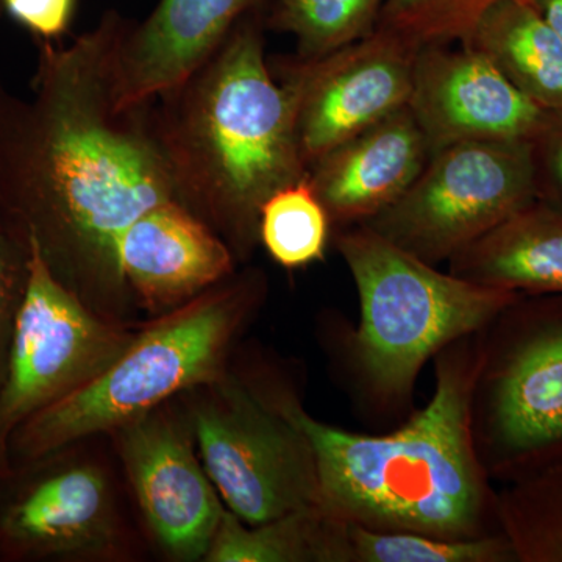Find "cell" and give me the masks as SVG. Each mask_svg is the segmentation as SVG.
Masks as SVG:
<instances>
[{"mask_svg":"<svg viewBox=\"0 0 562 562\" xmlns=\"http://www.w3.org/2000/svg\"><path fill=\"white\" fill-rule=\"evenodd\" d=\"M435 358L430 402L387 435L331 427L286 395L269 401L312 443L317 506L333 519L450 541L502 532L495 490L472 438L480 331Z\"/></svg>","mask_w":562,"mask_h":562,"instance_id":"cell-1","label":"cell"},{"mask_svg":"<svg viewBox=\"0 0 562 562\" xmlns=\"http://www.w3.org/2000/svg\"><path fill=\"white\" fill-rule=\"evenodd\" d=\"M338 249L360 297L350 366L362 394L383 408L405 405L425 362L522 295L438 271L366 225L342 233Z\"/></svg>","mask_w":562,"mask_h":562,"instance_id":"cell-2","label":"cell"},{"mask_svg":"<svg viewBox=\"0 0 562 562\" xmlns=\"http://www.w3.org/2000/svg\"><path fill=\"white\" fill-rule=\"evenodd\" d=\"M239 321L236 299L183 310L136 336L98 376L21 425L9 443L16 465L49 460L70 443L150 414L177 392L220 382L221 362Z\"/></svg>","mask_w":562,"mask_h":562,"instance_id":"cell-3","label":"cell"},{"mask_svg":"<svg viewBox=\"0 0 562 562\" xmlns=\"http://www.w3.org/2000/svg\"><path fill=\"white\" fill-rule=\"evenodd\" d=\"M471 425L497 482L562 452V294H522L480 331Z\"/></svg>","mask_w":562,"mask_h":562,"instance_id":"cell-4","label":"cell"},{"mask_svg":"<svg viewBox=\"0 0 562 562\" xmlns=\"http://www.w3.org/2000/svg\"><path fill=\"white\" fill-rule=\"evenodd\" d=\"M195 135L221 198L250 225L269 195L302 180L297 95L272 80L251 29L235 35L214 66Z\"/></svg>","mask_w":562,"mask_h":562,"instance_id":"cell-5","label":"cell"},{"mask_svg":"<svg viewBox=\"0 0 562 562\" xmlns=\"http://www.w3.org/2000/svg\"><path fill=\"white\" fill-rule=\"evenodd\" d=\"M535 201L531 140H468L432 151L412 187L361 225L438 266Z\"/></svg>","mask_w":562,"mask_h":562,"instance_id":"cell-6","label":"cell"},{"mask_svg":"<svg viewBox=\"0 0 562 562\" xmlns=\"http://www.w3.org/2000/svg\"><path fill=\"white\" fill-rule=\"evenodd\" d=\"M27 281L0 384V479L14 431L79 390L125 350L132 336L92 316L27 238Z\"/></svg>","mask_w":562,"mask_h":562,"instance_id":"cell-7","label":"cell"},{"mask_svg":"<svg viewBox=\"0 0 562 562\" xmlns=\"http://www.w3.org/2000/svg\"><path fill=\"white\" fill-rule=\"evenodd\" d=\"M217 397L198 408L203 468L228 512L260 525L317 506L312 443L271 402L220 380Z\"/></svg>","mask_w":562,"mask_h":562,"instance_id":"cell-8","label":"cell"},{"mask_svg":"<svg viewBox=\"0 0 562 562\" xmlns=\"http://www.w3.org/2000/svg\"><path fill=\"white\" fill-rule=\"evenodd\" d=\"M419 44L380 25L316 58L292 81L303 161L317 162L358 133L408 106Z\"/></svg>","mask_w":562,"mask_h":562,"instance_id":"cell-9","label":"cell"},{"mask_svg":"<svg viewBox=\"0 0 562 562\" xmlns=\"http://www.w3.org/2000/svg\"><path fill=\"white\" fill-rule=\"evenodd\" d=\"M443 46H420L408 102L431 154L468 140L538 136L549 111L517 90L479 50Z\"/></svg>","mask_w":562,"mask_h":562,"instance_id":"cell-10","label":"cell"},{"mask_svg":"<svg viewBox=\"0 0 562 562\" xmlns=\"http://www.w3.org/2000/svg\"><path fill=\"white\" fill-rule=\"evenodd\" d=\"M121 430L122 460L158 541L180 560L206 557L225 509L187 432L150 414Z\"/></svg>","mask_w":562,"mask_h":562,"instance_id":"cell-11","label":"cell"},{"mask_svg":"<svg viewBox=\"0 0 562 562\" xmlns=\"http://www.w3.org/2000/svg\"><path fill=\"white\" fill-rule=\"evenodd\" d=\"M430 157L405 106L321 158L310 183L331 221L364 224L412 187Z\"/></svg>","mask_w":562,"mask_h":562,"instance_id":"cell-12","label":"cell"},{"mask_svg":"<svg viewBox=\"0 0 562 562\" xmlns=\"http://www.w3.org/2000/svg\"><path fill=\"white\" fill-rule=\"evenodd\" d=\"M113 531L105 479L87 465L32 479L0 509V547L18 557L98 553Z\"/></svg>","mask_w":562,"mask_h":562,"instance_id":"cell-13","label":"cell"},{"mask_svg":"<svg viewBox=\"0 0 562 562\" xmlns=\"http://www.w3.org/2000/svg\"><path fill=\"white\" fill-rule=\"evenodd\" d=\"M117 269L154 306L191 297L232 269L227 247L177 203L133 222L117 246Z\"/></svg>","mask_w":562,"mask_h":562,"instance_id":"cell-14","label":"cell"},{"mask_svg":"<svg viewBox=\"0 0 562 562\" xmlns=\"http://www.w3.org/2000/svg\"><path fill=\"white\" fill-rule=\"evenodd\" d=\"M255 0H161L127 46L117 109L188 79Z\"/></svg>","mask_w":562,"mask_h":562,"instance_id":"cell-15","label":"cell"},{"mask_svg":"<svg viewBox=\"0 0 562 562\" xmlns=\"http://www.w3.org/2000/svg\"><path fill=\"white\" fill-rule=\"evenodd\" d=\"M461 279L524 295L562 294V209L535 201L449 261Z\"/></svg>","mask_w":562,"mask_h":562,"instance_id":"cell-16","label":"cell"},{"mask_svg":"<svg viewBox=\"0 0 562 562\" xmlns=\"http://www.w3.org/2000/svg\"><path fill=\"white\" fill-rule=\"evenodd\" d=\"M462 44L490 58L536 105L562 111V41L527 0L495 2Z\"/></svg>","mask_w":562,"mask_h":562,"instance_id":"cell-17","label":"cell"},{"mask_svg":"<svg viewBox=\"0 0 562 562\" xmlns=\"http://www.w3.org/2000/svg\"><path fill=\"white\" fill-rule=\"evenodd\" d=\"M211 562H347V524L319 506L260 525L225 509L205 557Z\"/></svg>","mask_w":562,"mask_h":562,"instance_id":"cell-18","label":"cell"},{"mask_svg":"<svg viewBox=\"0 0 562 562\" xmlns=\"http://www.w3.org/2000/svg\"><path fill=\"white\" fill-rule=\"evenodd\" d=\"M501 483L498 527L516 561L562 562V452Z\"/></svg>","mask_w":562,"mask_h":562,"instance_id":"cell-19","label":"cell"},{"mask_svg":"<svg viewBox=\"0 0 562 562\" xmlns=\"http://www.w3.org/2000/svg\"><path fill=\"white\" fill-rule=\"evenodd\" d=\"M330 222L312 183L303 179L269 195L258 213L266 250L288 269L305 268L324 258Z\"/></svg>","mask_w":562,"mask_h":562,"instance_id":"cell-20","label":"cell"},{"mask_svg":"<svg viewBox=\"0 0 562 562\" xmlns=\"http://www.w3.org/2000/svg\"><path fill=\"white\" fill-rule=\"evenodd\" d=\"M503 532L483 538H432L409 531H375L347 524V562H514Z\"/></svg>","mask_w":562,"mask_h":562,"instance_id":"cell-21","label":"cell"},{"mask_svg":"<svg viewBox=\"0 0 562 562\" xmlns=\"http://www.w3.org/2000/svg\"><path fill=\"white\" fill-rule=\"evenodd\" d=\"M386 0H279L276 24L292 33L303 54L316 58L375 31Z\"/></svg>","mask_w":562,"mask_h":562,"instance_id":"cell-22","label":"cell"},{"mask_svg":"<svg viewBox=\"0 0 562 562\" xmlns=\"http://www.w3.org/2000/svg\"><path fill=\"white\" fill-rule=\"evenodd\" d=\"M498 0H386L382 25L419 46L465 40Z\"/></svg>","mask_w":562,"mask_h":562,"instance_id":"cell-23","label":"cell"},{"mask_svg":"<svg viewBox=\"0 0 562 562\" xmlns=\"http://www.w3.org/2000/svg\"><path fill=\"white\" fill-rule=\"evenodd\" d=\"M29 249L0 221V384L27 281Z\"/></svg>","mask_w":562,"mask_h":562,"instance_id":"cell-24","label":"cell"},{"mask_svg":"<svg viewBox=\"0 0 562 562\" xmlns=\"http://www.w3.org/2000/svg\"><path fill=\"white\" fill-rule=\"evenodd\" d=\"M531 143L538 199L562 209V111H549Z\"/></svg>","mask_w":562,"mask_h":562,"instance_id":"cell-25","label":"cell"},{"mask_svg":"<svg viewBox=\"0 0 562 562\" xmlns=\"http://www.w3.org/2000/svg\"><path fill=\"white\" fill-rule=\"evenodd\" d=\"M2 5L22 27L40 38L50 40L68 29L76 0H2Z\"/></svg>","mask_w":562,"mask_h":562,"instance_id":"cell-26","label":"cell"},{"mask_svg":"<svg viewBox=\"0 0 562 562\" xmlns=\"http://www.w3.org/2000/svg\"><path fill=\"white\" fill-rule=\"evenodd\" d=\"M562 41V0H527Z\"/></svg>","mask_w":562,"mask_h":562,"instance_id":"cell-27","label":"cell"},{"mask_svg":"<svg viewBox=\"0 0 562 562\" xmlns=\"http://www.w3.org/2000/svg\"><path fill=\"white\" fill-rule=\"evenodd\" d=\"M3 11H5V10H3L2 0H0V14H2Z\"/></svg>","mask_w":562,"mask_h":562,"instance_id":"cell-28","label":"cell"}]
</instances>
